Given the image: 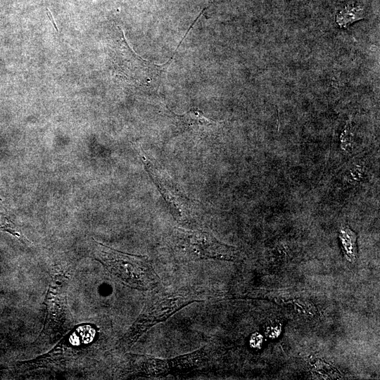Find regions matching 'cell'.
Listing matches in <instances>:
<instances>
[{
  "instance_id": "6da1fadb",
  "label": "cell",
  "mask_w": 380,
  "mask_h": 380,
  "mask_svg": "<svg viewBox=\"0 0 380 380\" xmlns=\"http://www.w3.org/2000/svg\"><path fill=\"white\" fill-rule=\"evenodd\" d=\"M75 265L69 260H58L53 265L51 282L46 295V318L44 327L36 341L46 346L56 341L72 323L69 310L67 291Z\"/></svg>"
},
{
  "instance_id": "7a4b0ae2",
  "label": "cell",
  "mask_w": 380,
  "mask_h": 380,
  "mask_svg": "<svg viewBox=\"0 0 380 380\" xmlns=\"http://www.w3.org/2000/svg\"><path fill=\"white\" fill-rule=\"evenodd\" d=\"M92 256L110 274L129 287L151 291L161 286L159 276L145 255L120 252L94 241Z\"/></svg>"
},
{
  "instance_id": "3957f363",
  "label": "cell",
  "mask_w": 380,
  "mask_h": 380,
  "mask_svg": "<svg viewBox=\"0 0 380 380\" xmlns=\"http://www.w3.org/2000/svg\"><path fill=\"white\" fill-rule=\"evenodd\" d=\"M201 299L191 290L163 291L151 296L134 323L119 340L117 348L125 351L133 346L151 327L177 312L184 306Z\"/></svg>"
},
{
  "instance_id": "277c9868",
  "label": "cell",
  "mask_w": 380,
  "mask_h": 380,
  "mask_svg": "<svg viewBox=\"0 0 380 380\" xmlns=\"http://www.w3.org/2000/svg\"><path fill=\"white\" fill-rule=\"evenodd\" d=\"M173 255L182 260L232 259L236 250L219 241L208 232L176 228L167 239Z\"/></svg>"
},
{
  "instance_id": "5b68a950",
  "label": "cell",
  "mask_w": 380,
  "mask_h": 380,
  "mask_svg": "<svg viewBox=\"0 0 380 380\" xmlns=\"http://www.w3.org/2000/svg\"><path fill=\"white\" fill-rule=\"evenodd\" d=\"M206 357L203 349L172 359H159L146 355H133L132 370L137 375L162 376L176 369L194 367Z\"/></svg>"
},
{
  "instance_id": "8992f818",
  "label": "cell",
  "mask_w": 380,
  "mask_h": 380,
  "mask_svg": "<svg viewBox=\"0 0 380 380\" xmlns=\"http://www.w3.org/2000/svg\"><path fill=\"white\" fill-rule=\"evenodd\" d=\"M146 170L167 203L175 217L184 219L189 211V201L174 181L145 155L142 156Z\"/></svg>"
},
{
  "instance_id": "52a82bcc",
  "label": "cell",
  "mask_w": 380,
  "mask_h": 380,
  "mask_svg": "<svg viewBox=\"0 0 380 380\" xmlns=\"http://www.w3.org/2000/svg\"><path fill=\"white\" fill-rule=\"evenodd\" d=\"M175 121L184 132L190 133L196 137H206L208 134L218 125V122L205 117L198 109L178 115L172 113Z\"/></svg>"
},
{
  "instance_id": "ba28073f",
  "label": "cell",
  "mask_w": 380,
  "mask_h": 380,
  "mask_svg": "<svg viewBox=\"0 0 380 380\" xmlns=\"http://www.w3.org/2000/svg\"><path fill=\"white\" fill-rule=\"evenodd\" d=\"M365 18L363 8L359 6H346L336 17L337 24L341 27H346L348 25Z\"/></svg>"
},
{
  "instance_id": "9c48e42d",
  "label": "cell",
  "mask_w": 380,
  "mask_h": 380,
  "mask_svg": "<svg viewBox=\"0 0 380 380\" xmlns=\"http://www.w3.org/2000/svg\"><path fill=\"white\" fill-rule=\"evenodd\" d=\"M0 230L7 232L18 238L22 237L16 226L1 211H0Z\"/></svg>"
},
{
  "instance_id": "30bf717a",
  "label": "cell",
  "mask_w": 380,
  "mask_h": 380,
  "mask_svg": "<svg viewBox=\"0 0 380 380\" xmlns=\"http://www.w3.org/2000/svg\"><path fill=\"white\" fill-rule=\"evenodd\" d=\"M46 11H47V15L49 17V18H50L51 23H53V25L55 29L56 30V31H58L57 26H56V23H55L53 19V17H52V15H51V13H50L49 10L48 8H46Z\"/></svg>"
}]
</instances>
